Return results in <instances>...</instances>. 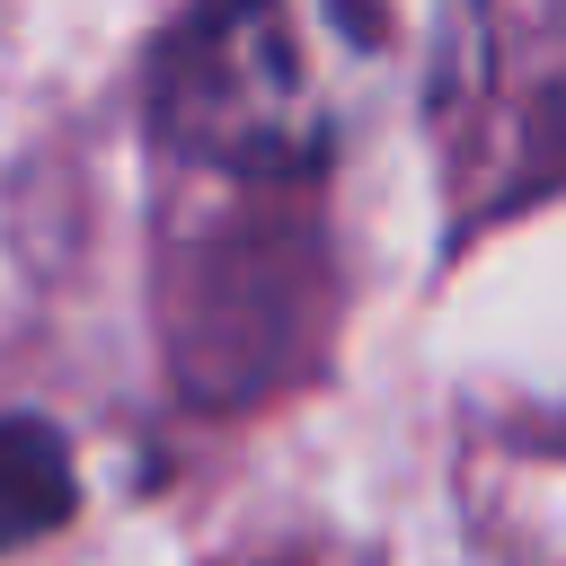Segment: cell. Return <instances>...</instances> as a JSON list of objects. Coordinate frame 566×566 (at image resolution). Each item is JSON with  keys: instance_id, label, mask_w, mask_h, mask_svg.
Returning <instances> with one entry per match:
<instances>
[{"instance_id": "obj_1", "label": "cell", "mask_w": 566, "mask_h": 566, "mask_svg": "<svg viewBox=\"0 0 566 566\" xmlns=\"http://www.w3.org/2000/svg\"><path fill=\"white\" fill-rule=\"evenodd\" d=\"M478 53V0H203L150 80V124L203 168L310 177L442 106Z\"/></svg>"}, {"instance_id": "obj_2", "label": "cell", "mask_w": 566, "mask_h": 566, "mask_svg": "<svg viewBox=\"0 0 566 566\" xmlns=\"http://www.w3.org/2000/svg\"><path fill=\"white\" fill-rule=\"evenodd\" d=\"M71 495H80V486H71L62 433L35 424V416H9V424H0V548L53 531V522L71 513Z\"/></svg>"}]
</instances>
